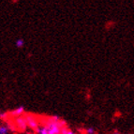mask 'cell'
Instances as JSON below:
<instances>
[{"label":"cell","mask_w":134,"mask_h":134,"mask_svg":"<svg viewBox=\"0 0 134 134\" xmlns=\"http://www.w3.org/2000/svg\"><path fill=\"white\" fill-rule=\"evenodd\" d=\"M67 127L65 120L55 121L52 116L40 121V125L35 130L36 134H60V131L63 127Z\"/></svg>","instance_id":"1"},{"label":"cell","mask_w":134,"mask_h":134,"mask_svg":"<svg viewBox=\"0 0 134 134\" xmlns=\"http://www.w3.org/2000/svg\"><path fill=\"white\" fill-rule=\"evenodd\" d=\"M25 121H26V125L27 127H30L32 130H36L37 127L40 125V119H38V116L34 115L31 114H27L25 115Z\"/></svg>","instance_id":"2"},{"label":"cell","mask_w":134,"mask_h":134,"mask_svg":"<svg viewBox=\"0 0 134 134\" xmlns=\"http://www.w3.org/2000/svg\"><path fill=\"white\" fill-rule=\"evenodd\" d=\"M14 129H17L20 131H25L26 130L27 125L25 116H18L14 119Z\"/></svg>","instance_id":"3"},{"label":"cell","mask_w":134,"mask_h":134,"mask_svg":"<svg viewBox=\"0 0 134 134\" xmlns=\"http://www.w3.org/2000/svg\"><path fill=\"white\" fill-rule=\"evenodd\" d=\"M24 113H25V107H24V106H19V107H17L16 109H14L13 111H11L9 114H10L12 117L16 118V117H18V116H22L23 114H24Z\"/></svg>","instance_id":"4"},{"label":"cell","mask_w":134,"mask_h":134,"mask_svg":"<svg viewBox=\"0 0 134 134\" xmlns=\"http://www.w3.org/2000/svg\"><path fill=\"white\" fill-rule=\"evenodd\" d=\"M60 134H77V133H75L73 130H69L68 127H63L62 130H61Z\"/></svg>","instance_id":"5"},{"label":"cell","mask_w":134,"mask_h":134,"mask_svg":"<svg viewBox=\"0 0 134 134\" xmlns=\"http://www.w3.org/2000/svg\"><path fill=\"white\" fill-rule=\"evenodd\" d=\"M15 45L17 48H23L24 45H25V40H23V38H18V40H16Z\"/></svg>","instance_id":"6"},{"label":"cell","mask_w":134,"mask_h":134,"mask_svg":"<svg viewBox=\"0 0 134 134\" xmlns=\"http://www.w3.org/2000/svg\"><path fill=\"white\" fill-rule=\"evenodd\" d=\"M9 132V129L6 126H0V134H7Z\"/></svg>","instance_id":"7"},{"label":"cell","mask_w":134,"mask_h":134,"mask_svg":"<svg viewBox=\"0 0 134 134\" xmlns=\"http://www.w3.org/2000/svg\"><path fill=\"white\" fill-rule=\"evenodd\" d=\"M85 133L86 134H95L96 133V130H95L94 127H88V129L85 130Z\"/></svg>","instance_id":"8"},{"label":"cell","mask_w":134,"mask_h":134,"mask_svg":"<svg viewBox=\"0 0 134 134\" xmlns=\"http://www.w3.org/2000/svg\"><path fill=\"white\" fill-rule=\"evenodd\" d=\"M9 114L8 113H0V119H7Z\"/></svg>","instance_id":"9"}]
</instances>
